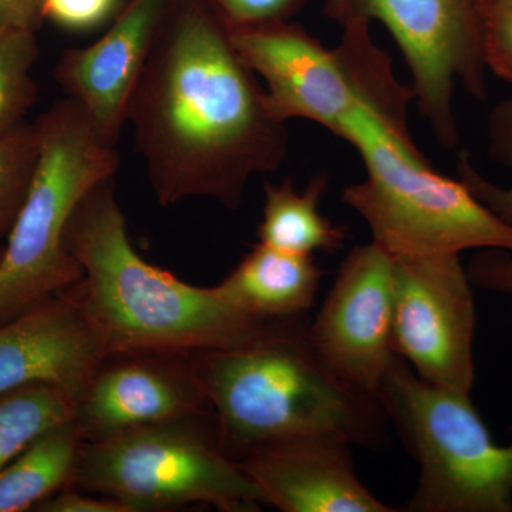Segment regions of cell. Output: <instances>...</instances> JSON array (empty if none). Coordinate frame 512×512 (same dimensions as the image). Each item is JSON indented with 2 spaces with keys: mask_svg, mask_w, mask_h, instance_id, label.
<instances>
[{
  "mask_svg": "<svg viewBox=\"0 0 512 512\" xmlns=\"http://www.w3.org/2000/svg\"><path fill=\"white\" fill-rule=\"evenodd\" d=\"M106 356L74 285L0 325V393L52 383L77 397Z\"/></svg>",
  "mask_w": 512,
  "mask_h": 512,
  "instance_id": "14",
  "label": "cell"
},
{
  "mask_svg": "<svg viewBox=\"0 0 512 512\" xmlns=\"http://www.w3.org/2000/svg\"><path fill=\"white\" fill-rule=\"evenodd\" d=\"M322 271L312 256L256 244L215 286L238 311L262 322L298 319L315 303Z\"/></svg>",
  "mask_w": 512,
  "mask_h": 512,
  "instance_id": "16",
  "label": "cell"
},
{
  "mask_svg": "<svg viewBox=\"0 0 512 512\" xmlns=\"http://www.w3.org/2000/svg\"><path fill=\"white\" fill-rule=\"evenodd\" d=\"M350 444L303 439L262 448L239 461L265 507L282 512H396L357 477Z\"/></svg>",
  "mask_w": 512,
  "mask_h": 512,
  "instance_id": "15",
  "label": "cell"
},
{
  "mask_svg": "<svg viewBox=\"0 0 512 512\" xmlns=\"http://www.w3.org/2000/svg\"><path fill=\"white\" fill-rule=\"evenodd\" d=\"M76 396L52 383H29L0 393V471L45 431L69 423Z\"/></svg>",
  "mask_w": 512,
  "mask_h": 512,
  "instance_id": "19",
  "label": "cell"
},
{
  "mask_svg": "<svg viewBox=\"0 0 512 512\" xmlns=\"http://www.w3.org/2000/svg\"><path fill=\"white\" fill-rule=\"evenodd\" d=\"M228 28L291 22L309 0H207Z\"/></svg>",
  "mask_w": 512,
  "mask_h": 512,
  "instance_id": "24",
  "label": "cell"
},
{
  "mask_svg": "<svg viewBox=\"0 0 512 512\" xmlns=\"http://www.w3.org/2000/svg\"><path fill=\"white\" fill-rule=\"evenodd\" d=\"M339 138L356 148L366 178L342 200L369 225L373 242L394 258L460 255L468 249L512 252V225L471 194L463 181L433 170L412 137L360 106Z\"/></svg>",
  "mask_w": 512,
  "mask_h": 512,
  "instance_id": "4",
  "label": "cell"
},
{
  "mask_svg": "<svg viewBox=\"0 0 512 512\" xmlns=\"http://www.w3.org/2000/svg\"><path fill=\"white\" fill-rule=\"evenodd\" d=\"M35 512H130L126 505L114 498L87 493L69 485L42 501Z\"/></svg>",
  "mask_w": 512,
  "mask_h": 512,
  "instance_id": "27",
  "label": "cell"
},
{
  "mask_svg": "<svg viewBox=\"0 0 512 512\" xmlns=\"http://www.w3.org/2000/svg\"><path fill=\"white\" fill-rule=\"evenodd\" d=\"M64 242L82 268L84 316L107 355L232 349L269 323L238 311L215 286L185 284L144 261L128 238L116 175L84 195Z\"/></svg>",
  "mask_w": 512,
  "mask_h": 512,
  "instance_id": "3",
  "label": "cell"
},
{
  "mask_svg": "<svg viewBox=\"0 0 512 512\" xmlns=\"http://www.w3.org/2000/svg\"><path fill=\"white\" fill-rule=\"evenodd\" d=\"M328 183L325 173L315 175L302 192L293 188L289 178L279 184L266 183L259 244L296 255L339 251L345 242V228L320 212Z\"/></svg>",
  "mask_w": 512,
  "mask_h": 512,
  "instance_id": "17",
  "label": "cell"
},
{
  "mask_svg": "<svg viewBox=\"0 0 512 512\" xmlns=\"http://www.w3.org/2000/svg\"><path fill=\"white\" fill-rule=\"evenodd\" d=\"M228 30L239 56L266 83L272 110L285 123L309 120L338 136L359 109L342 46L328 49L292 20Z\"/></svg>",
  "mask_w": 512,
  "mask_h": 512,
  "instance_id": "11",
  "label": "cell"
},
{
  "mask_svg": "<svg viewBox=\"0 0 512 512\" xmlns=\"http://www.w3.org/2000/svg\"><path fill=\"white\" fill-rule=\"evenodd\" d=\"M43 0H0V28H28L42 25Z\"/></svg>",
  "mask_w": 512,
  "mask_h": 512,
  "instance_id": "28",
  "label": "cell"
},
{
  "mask_svg": "<svg viewBox=\"0 0 512 512\" xmlns=\"http://www.w3.org/2000/svg\"><path fill=\"white\" fill-rule=\"evenodd\" d=\"M477 29L485 67L512 83V0H478Z\"/></svg>",
  "mask_w": 512,
  "mask_h": 512,
  "instance_id": "23",
  "label": "cell"
},
{
  "mask_svg": "<svg viewBox=\"0 0 512 512\" xmlns=\"http://www.w3.org/2000/svg\"><path fill=\"white\" fill-rule=\"evenodd\" d=\"M3 249H5V242H0V259H2Z\"/></svg>",
  "mask_w": 512,
  "mask_h": 512,
  "instance_id": "29",
  "label": "cell"
},
{
  "mask_svg": "<svg viewBox=\"0 0 512 512\" xmlns=\"http://www.w3.org/2000/svg\"><path fill=\"white\" fill-rule=\"evenodd\" d=\"M478 0H325L339 25L377 20L402 50L414 99L441 147L458 144L454 92L485 100V64L477 29Z\"/></svg>",
  "mask_w": 512,
  "mask_h": 512,
  "instance_id": "8",
  "label": "cell"
},
{
  "mask_svg": "<svg viewBox=\"0 0 512 512\" xmlns=\"http://www.w3.org/2000/svg\"><path fill=\"white\" fill-rule=\"evenodd\" d=\"M127 124L163 207L210 198L238 210L278 170L289 134L207 0H173L128 103Z\"/></svg>",
  "mask_w": 512,
  "mask_h": 512,
  "instance_id": "1",
  "label": "cell"
},
{
  "mask_svg": "<svg viewBox=\"0 0 512 512\" xmlns=\"http://www.w3.org/2000/svg\"><path fill=\"white\" fill-rule=\"evenodd\" d=\"M396 259L376 242L346 255L315 322L313 349L346 382L376 397L397 355L393 349Z\"/></svg>",
  "mask_w": 512,
  "mask_h": 512,
  "instance_id": "10",
  "label": "cell"
},
{
  "mask_svg": "<svg viewBox=\"0 0 512 512\" xmlns=\"http://www.w3.org/2000/svg\"><path fill=\"white\" fill-rule=\"evenodd\" d=\"M212 414L190 353L107 355L76 397L74 424L83 441L153 424Z\"/></svg>",
  "mask_w": 512,
  "mask_h": 512,
  "instance_id": "12",
  "label": "cell"
},
{
  "mask_svg": "<svg viewBox=\"0 0 512 512\" xmlns=\"http://www.w3.org/2000/svg\"><path fill=\"white\" fill-rule=\"evenodd\" d=\"M191 357L211 404L218 447L235 463L295 440L386 444L387 417L376 397L330 369L298 319L269 322L237 348Z\"/></svg>",
  "mask_w": 512,
  "mask_h": 512,
  "instance_id": "2",
  "label": "cell"
},
{
  "mask_svg": "<svg viewBox=\"0 0 512 512\" xmlns=\"http://www.w3.org/2000/svg\"><path fill=\"white\" fill-rule=\"evenodd\" d=\"M39 157V134L35 121L0 133V242H5L15 224Z\"/></svg>",
  "mask_w": 512,
  "mask_h": 512,
  "instance_id": "21",
  "label": "cell"
},
{
  "mask_svg": "<svg viewBox=\"0 0 512 512\" xmlns=\"http://www.w3.org/2000/svg\"><path fill=\"white\" fill-rule=\"evenodd\" d=\"M37 56L36 30L0 28V133L28 123L37 100L32 76Z\"/></svg>",
  "mask_w": 512,
  "mask_h": 512,
  "instance_id": "20",
  "label": "cell"
},
{
  "mask_svg": "<svg viewBox=\"0 0 512 512\" xmlns=\"http://www.w3.org/2000/svg\"><path fill=\"white\" fill-rule=\"evenodd\" d=\"M35 124V174L0 259V325L82 281L64 242L67 225L84 195L119 170L116 147L76 100L56 101Z\"/></svg>",
  "mask_w": 512,
  "mask_h": 512,
  "instance_id": "5",
  "label": "cell"
},
{
  "mask_svg": "<svg viewBox=\"0 0 512 512\" xmlns=\"http://www.w3.org/2000/svg\"><path fill=\"white\" fill-rule=\"evenodd\" d=\"M73 487L114 498L130 512L207 504L222 512H258L264 497L241 466L222 453L198 421L153 424L83 441Z\"/></svg>",
  "mask_w": 512,
  "mask_h": 512,
  "instance_id": "7",
  "label": "cell"
},
{
  "mask_svg": "<svg viewBox=\"0 0 512 512\" xmlns=\"http://www.w3.org/2000/svg\"><path fill=\"white\" fill-rule=\"evenodd\" d=\"M394 259V353L424 382L471 394L477 312L460 255Z\"/></svg>",
  "mask_w": 512,
  "mask_h": 512,
  "instance_id": "9",
  "label": "cell"
},
{
  "mask_svg": "<svg viewBox=\"0 0 512 512\" xmlns=\"http://www.w3.org/2000/svg\"><path fill=\"white\" fill-rule=\"evenodd\" d=\"M491 154L498 163L512 165V99L495 106L488 120ZM458 175L471 194L505 224L512 225V185L501 188L478 173L467 154H461Z\"/></svg>",
  "mask_w": 512,
  "mask_h": 512,
  "instance_id": "22",
  "label": "cell"
},
{
  "mask_svg": "<svg viewBox=\"0 0 512 512\" xmlns=\"http://www.w3.org/2000/svg\"><path fill=\"white\" fill-rule=\"evenodd\" d=\"M419 466L406 512H512V444L495 443L470 394L424 382L397 356L376 394Z\"/></svg>",
  "mask_w": 512,
  "mask_h": 512,
  "instance_id": "6",
  "label": "cell"
},
{
  "mask_svg": "<svg viewBox=\"0 0 512 512\" xmlns=\"http://www.w3.org/2000/svg\"><path fill=\"white\" fill-rule=\"evenodd\" d=\"M471 284L484 291L512 295V252L484 249L467 266Z\"/></svg>",
  "mask_w": 512,
  "mask_h": 512,
  "instance_id": "26",
  "label": "cell"
},
{
  "mask_svg": "<svg viewBox=\"0 0 512 512\" xmlns=\"http://www.w3.org/2000/svg\"><path fill=\"white\" fill-rule=\"evenodd\" d=\"M83 437L74 421L45 431L0 471V512L33 511L73 484Z\"/></svg>",
  "mask_w": 512,
  "mask_h": 512,
  "instance_id": "18",
  "label": "cell"
},
{
  "mask_svg": "<svg viewBox=\"0 0 512 512\" xmlns=\"http://www.w3.org/2000/svg\"><path fill=\"white\" fill-rule=\"evenodd\" d=\"M173 0H130L93 45L64 50L55 79L82 104L97 133L116 147L127 124L131 93Z\"/></svg>",
  "mask_w": 512,
  "mask_h": 512,
  "instance_id": "13",
  "label": "cell"
},
{
  "mask_svg": "<svg viewBox=\"0 0 512 512\" xmlns=\"http://www.w3.org/2000/svg\"><path fill=\"white\" fill-rule=\"evenodd\" d=\"M121 10V0H43V20L59 28L84 32L107 22Z\"/></svg>",
  "mask_w": 512,
  "mask_h": 512,
  "instance_id": "25",
  "label": "cell"
}]
</instances>
